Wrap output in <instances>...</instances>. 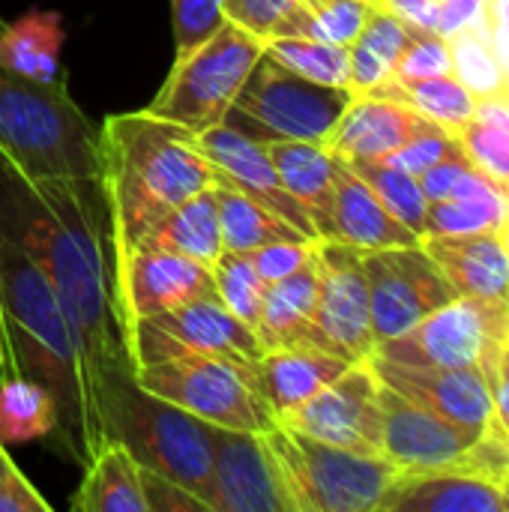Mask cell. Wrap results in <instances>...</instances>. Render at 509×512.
Returning a JSON list of instances; mask_svg holds the SVG:
<instances>
[{"mask_svg": "<svg viewBox=\"0 0 509 512\" xmlns=\"http://www.w3.org/2000/svg\"><path fill=\"white\" fill-rule=\"evenodd\" d=\"M0 237L57 291L84 354L90 393L111 372H135L123 342L102 183L36 177L0 147Z\"/></svg>", "mask_w": 509, "mask_h": 512, "instance_id": "obj_1", "label": "cell"}, {"mask_svg": "<svg viewBox=\"0 0 509 512\" xmlns=\"http://www.w3.org/2000/svg\"><path fill=\"white\" fill-rule=\"evenodd\" d=\"M0 306L6 342L21 378L42 384L57 405V447L87 465L105 444L84 354L51 282L0 237Z\"/></svg>", "mask_w": 509, "mask_h": 512, "instance_id": "obj_2", "label": "cell"}, {"mask_svg": "<svg viewBox=\"0 0 509 512\" xmlns=\"http://www.w3.org/2000/svg\"><path fill=\"white\" fill-rule=\"evenodd\" d=\"M102 195L114 267L138 240L195 192L216 183L198 135L159 114L123 111L99 123Z\"/></svg>", "mask_w": 509, "mask_h": 512, "instance_id": "obj_3", "label": "cell"}, {"mask_svg": "<svg viewBox=\"0 0 509 512\" xmlns=\"http://www.w3.org/2000/svg\"><path fill=\"white\" fill-rule=\"evenodd\" d=\"M0 147L36 177H102L99 123L72 99L66 75L36 81L0 66Z\"/></svg>", "mask_w": 509, "mask_h": 512, "instance_id": "obj_4", "label": "cell"}, {"mask_svg": "<svg viewBox=\"0 0 509 512\" xmlns=\"http://www.w3.org/2000/svg\"><path fill=\"white\" fill-rule=\"evenodd\" d=\"M93 405L105 441H120L141 468L186 486L207 504L213 459L204 420L144 390L129 369L96 381Z\"/></svg>", "mask_w": 509, "mask_h": 512, "instance_id": "obj_5", "label": "cell"}, {"mask_svg": "<svg viewBox=\"0 0 509 512\" xmlns=\"http://www.w3.org/2000/svg\"><path fill=\"white\" fill-rule=\"evenodd\" d=\"M264 441L297 512H378L399 477L384 456L324 444L279 420Z\"/></svg>", "mask_w": 509, "mask_h": 512, "instance_id": "obj_6", "label": "cell"}, {"mask_svg": "<svg viewBox=\"0 0 509 512\" xmlns=\"http://www.w3.org/2000/svg\"><path fill=\"white\" fill-rule=\"evenodd\" d=\"M261 54L264 39L225 18L207 42L171 63L159 93L144 108L201 135L225 123V114L231 111Z\"/></svg>", "mask_w": 509, "mask_h": 512, "instance_id": "obj_7", "label": "cell"}, {"mask_svg": "<svg viewBox=\"0 0 509 512\" xmlns=\"http://www.w3.org/2000/svg\"><path fill=\"white\" fill-rule=\"evenodd\" d=\"M255 366L258 363L180 351L138 366L135 381L204 423L243 432H267L276 417L261 396Z\"/></svg>", "mask_w": 509, "mask_h": 512, "instance_id": "obj_8", "label": "cell"}, {"mask_svg": "<svg viewBox=\"0 0 509 512\" xmlns=\"http://www.w3.org/2000/svg\"><path fill=\"white\" fill-rule=\"evenodd\" d=\"M351 99V90L306 81L264 51L225 114V126L261 144L282 138L327 141Z\"/></svg>", "mask_w": 509, "mask_h": 512, "instance_id": "obj_9", "label": "cell"}, {"mask_svg": "<svg viewBox=\"0 0 509 512\" xmlns=\"http://www.w3.org/2000/svg\"><path fill=\"white\" fill-rule=\"evenodd\" d=\"M507 327L509 303L456 297L402 336L381 342L375 354L402 366L483 369L489 378L492 363L507 342Z\"/></svg>", "mask_w": 509, "mask_h": 512, "instance_id": "obj_10", "label": "cell"}, {"mask_svg": "<svg viewBox=\"0 0 509 512\" xmlns=\"http://www.w3.org/2000/svg\"><path fill=\"white\" fill-rule=\"evenodd\" d=\"M363 270L369 282L375 348L459 297L423 243L363 252Z\"/></svg>", "mask_w": 509, "mask_h": 512, "instance_id": "obj_11", "label": "cell"}, {"mask_svg": "<svg viewBox=\"0 0 509 512\" xmlns=\"http://www.w3.org/2000/svg\"><path fill=\"white\" fill-rule=\"evenodd\" d=\"M126 348L135 369L180 351L216 354L237 363H258L264 354L258 336L240 318H234L219 297H201L162 315L135 321Z\"/></svg>", "mask_w": 509, "mask_h": 512, "instance_id": "obj_12", "label": "cell"}, {"mask_svg": "<svg viewBox=\"0 0 509 512\" xmlns=\"http://www.w3.org/2000/svg\"><path fill=\"white\" fill-rule=\"evenodd\" d=\"M483 432L444 420L441 414L378 384V453L399 474L462 471Z\"/></svg>", "mask_w": 509, "mask_h": 512, "instance_id": "obj_13", "label": "cell"}, {"mask_svg": "<svg viewBox=\"0 0 509 512\" xmlns=\"http://www.w3.org/2000/svg\"><path fill=\"white\" fill-rule=\"evenodd\" d=\"M318 306L315 327L330 354L360 363L375 354L372 309H369V282L363 270V252L339 243L318 240Z\"/></svg>", "mask_w": 509, "mask_h": 512, "instance_id": "obj_14", "label": "cell"}, {"mask_svg": "<svg viewBox=\"0 0 509 512\" xmlns=\"http://www.w3.org/2000/svg\"><path fill=\"white\" fill-rule=\"evenodd\" d=\"M210 435V512H297L264 432L207 423Z\"/></svg>", "mask_w": 509, "mask_h": 512, "instance_id": "obj_15", "label": "cell"}, {"mask_svg": "<svg viewBox=\"0 0 509 512\" xmlns=\"http://www.w3.org/2000/svg\"><path fill=\"white\" fill-rule=\"evenodd\" d=\"M114 285L126 345L135 321L162 315L201 297H216L210 264L165 249H132L123 261H117Z\"/></svg>", "mask_w": 509, "mask_h": 512, "instance_id": "obj_16", "label": "cell"}, {"mask_svg": "<svg viewBox=\"0 0 509 512\" xmlns=\"http://www.w3.org/2000/svg\"><path fill=\"white\" fill-rule=\"evenodd\" d=\"M378 375L369 360L351 363L339 378L318 390L309 402L294 408L285 426L318 438L324 444L357 453H378Z\"/></svg>", "mask_w": 509, "mask_h": 512, "instance_id": "obj_17", "label": "cell"}, {"mask_svg": "<svg viewBox=\"0 0 509 512\" xmlns=\"http://www.w3.org/2000/svg\"><path fill=\"white\" fill-rule=\"evenodd\" d=\"M198 147L207 156V162L213 165L216 183H225V186L243 192L246 198L258 201L261 207L273 210L279 219L294 225L309 240H321L309 213L285 192V186L270 162V153L261 141L219 123L198 135Z\"/></svg>", "mask_w": 509, "mask_h": 512, "instance_id": "obj_18", "label": "cell"}, {"mask_svg": "<svg viewBox=\"0 0 509 512\" xmlns=\"http://www.w3.org/2000/svg\"><path fill=\"white\" fill-rule=\"evenodd\" d=\"M378 381L405 399L441 414L474 432H486L492 423V393L483 369H426L390 363L378 354L369 357Z\"/></svg>", "mask_w": 509, "mask_h": 512, "instance_id": "obj_19", "label": "cell"}, {"mask_svg": "<svg viewBox=\"0 0 509 512\" xmlns=\"http://www.w3.org/2000/svg\"><path fill=\"white\" fill-rule=\"evenodd\" d=\"M438 126L417 111L405 108L402 102L363 93L348 102L339 123L327 135V150L339 156L342 162H360V159H387L396 153L405 141L420 135L423 129Z\"/></svg>", "mask_w": 509, "mask_h": 512, "instance_id": "obj_20", "label": "cell"}, {"mask_svg": "<svg viewBox=\"0 0 509 512\" xmlns=\"http://www.w3.org/2000/svg\"><path fill=\"white\" fill-rule=\"evenodd\" d=\"M324 240H339L357 252H378L393 246H417L423 237L402 225L378 195L339 159V177L330 207V228Z\"/></svg>", "mask_w": 509, "mask_h": 512, "instance_id": "obj_21", "label": "cell"}, {"mask_svg": "<svg viewBox=\"0 0 509 512\" xmlns=\"http://www.w3.org/2000/svg\"><path fill=\"white\" fill-rule=\"evenodd\" d=\"M423 249L438 261L459 297L509 303V255L498 231L483 234H426Z\"/></svg>", "mask_w": 509, "mask_h": 512, "instance_id": "obj_22", "label": "cell"}, {"mask_svg": "<svg viewBox=\"0 0 509 512\" xmlns=\"http://www.w3.org/2000/svg\"><path fill=\"white\" fill-rule=\"evenodd\" d=\"M378 512H504L501 486L468 471L399 474Z\"/></svg>", "mask_w": 509, "mask_h": 512, "instance_id": "obj_23", "label": "cell"}, {"mask_svg": "<svg viewBox=\"0 0 509 512\" xmlns=\"http://www.w3.org/2000/svg\"><path fill=\"white\" fill-rule=\"evenodd\" d=\"M351 363L312 348V345H297V348H270L258 360V387L261 396L276 420H285L294 408L309 402L318 390H324L333 378H339Z\"/></svg>", "mask_w": 509, "mask_h": 512, "instance_id": "obj_24", "label": "cell"}, {"mask_svg": "<svg viewBox=\"0 0 509 512\" xmlns=\"http://www.w3.org/2000/svg\"><path fill=\"white\" fill-rule=\"evenodd\" d=\"M315 306H318V261L312 249L309 261L300 270L267 285L261 318L255 327L261 348L270 351V348L312 345V348L327 351L315 327Z\"/></svg>", "mask_w": 509, "mask_h": 512, "instance_id": "obj_25", "label": "cell"}, {"mask_svg": "<svg viewBox=\"0 0 509 512\" xmlns=\"http://www.w3.org/2000/svg\"><path fill=\"white\" fill-rule=\"evenodd\" d=\"M270 162L285 186V192L309 213L318 237H327L330 228V207L339 177V156L327 150L324 141H267Z\"/></svg>", "mask_w": 509, "mask_h": 512, "instance_id": "obj_26", "label": "cell"}, {"mask_svg": "<svg viewBox=\"0 0 509 512\" xmlns=\"http://www.w3.org/2000/svg\"><path fill=\"white\" fill-rule=\"evenodd\" d=\"M78 512H147L141 465L120 441H105L84 465V480L69 498Z\"/></svg>", "mask_w": 509, "mask_h": 512, "instance_id": "obj_27", "label": "cell"}, {"mask_svg": "<svg viewBox=\"0 0 509 512\" xmlns=\"http://www.w3.org/2000/svg\"><path fill=\"white\" fill-rule=\"evenodd\" d=\"M509 210V192L495 183L480 168H468L462 183L447 201L429 204L426 216V234H483V231H501ZM423 234V237H426Z\"/></svg>", "mask_w": 509, "mask_h": 512, "instance_id": "obj_28", "label": "cell"}, {"mask_svg": "<svg viewBox=\"0 0 509 512\" xmlns=\"http://www.w3.org/2000/svg\"><path fill=\"white\" fill-rule=\"evenodd\" d=\"M135 249H165V252L195 258L201 264H213L225 252L213 186L195 192L180 207H174L165 219H159L138 240Z\"/></svg>", "mask_w": 509, "mask_h": 512, "instance_id": "obj_29", "label": "cell"}, {"mask_svg": "<svg viewBox=\"0 0 509 512\" xmlns=\"http://www.w3.org/2000/svg\"><path fill=\"white\" fill-rule=\"evenodd\" d=\"M60 48L63 21L51 9H33L9 24H0V66L15 75L36 81L63 78Z\"/></svg>", "mask_w": 509, "mask_h": 512, "instance_id": "obj_30", "label": "cell"}, {"mask_svg": "<svg viewBox=\"0 0 509 512\" xmlns=\"http://www.w3.org/2000/svg\"><path fill=\"white\" fill-rule=\"evenodd\" d=\"M408 39H411V27H405L387 9L375 6L369 21L363 24L360 36L348 45V51H351L348 90L354 96H363V93H372L375 87H381L384 81H390Z\"/></svg>", "mask_w": 509, "mask_h": 512, "instance_id": "obj_31", "label": "cell"}, {"mask_svg": "<svg viewBox=\"0 0 509 512\" xmlns=\"http://www.w3.org/2000/svg\"><path fill=\"white\" fill-rule=\"evenodd\" d=\"M213 198H216V210H219L222 246L228 252L252 255L255 249L276 243V240H309L294 225L279 219L273 210L261 207L258 201L246 198L243 192H237L225 183H213Z\"/></svg>", "mask_w": 509, "mask_h": 512, "instance_id": "obj_32", "label": "cell"}, {"mask_svg": "<svg viewBox=\"0 0 509 512\" xmlns=\"http://www.w3.org/2000/svg\"><path fill=\"white\" fill-rule=\"evenodd\" d=\"M372 93L402 102L405 108L417 111L420 117L450 129L453 135L477 114V105H480V99L456 75H438V78H423V81L390 78L381 87H375Z\"/></svg>", "mask_w": 509, "mask_h": 512, "instance_id": "obj_33", "label": "cell"}, {"mask_svg": "<svg viewBox=\"0 0 509 512\" xmlns=\"http://www.w3.org/2000/svg\"><path fill=\"white\" fill-rule=\"evenodd\" d=\"M372 9L375 0H294L273 36H306L333 45H351Z\"/></svg>", "mask_w": 509, "mask_h": 512, "instance_id": "obj_34", "label": "cell"}, {"mask_svg": "<svg viewBox=\"0 0 509 512\" xmlns=\"http://www.w3.org/2000/svg\"><path fill=\"white\" fill-rule=\"evenodd\" d=\"M450 57H453V75L477 96V99H495V96H509L507 72L498 57L492 30L486 15L450 39Z\"/></svg>", "mask_w": 509, "mask_h": 512, "instance_id": "obj_35", "label": "cell"}, {"mask_svg": "<svg viewBox=\"0 0 509 512\" xmlns=\"http://www.w3.org/2000/svg\"><path fill=\"white\" fill-rule=\"evenodd\" d=\"M474 168L509 192V96L480 99L477 114L456 132Z\"/></svg>", "mask_w": 509, "mask_h": 512, "instance_id": "obj_36", "label": "cell"}, {"mask_svg": "<svg viewBox=\"0 0 509 512\" xmlns=\"http://www.w3.org/2000/svg\"><path fill=\"white\" fill-rule=\"evenodd\" d=\"M54 432H57V405H54V396L42 384L21 378V375L0 381V441L3 444L54 438Z\"/></svg>", "mask_w": 509, "mask_h": 512, "instance_id": "obj_37", "label": "cell"}, {"mask_svg": "<svg viewBox=\"0 0 509 512\" xmlns=\"http://www.w3.org/2000/svg\"><path fill=\"white\" fill-rule=\"evenodd\" d=\"M264 51L291 69L294 75L324 84V87H342L351 84V51L348 45H333L321 39L306 36H270L264 39ZM354 96V93H351Z\"/></svg>", "mask_w": 509, "mask_h": 512, "instance_id": "obj_38", "label": "cell"}, {"mask_svg": "<svg viewBox=\"0 0 509 512\" xmlns=\"http://www.w3.org/2000/svg\"><path fill=\"white\" fill-rule=\"evenodd\" d=\"M348 168L378 195V201L414 234H426V216H429V198L420 186V180L384 159H360L348 162Z\"/></svg>", "mask_w": 509, "mask_h": 512, "instance_id": "obj_39", "label": "cell"}, {"mask_svg": "<svg viewBox=\"0 0 509 512\" xmlns=\"http://www.w3.org/2000/svg\"><path fill=\"white\" fill-rule=\"evenodd\" d=\"M210 270H213V285H216V297L222 300V306L255 333L261 306H264V294H267V282L255 270L252 255L225 249L210 264Z\"/></svg>", "mask_w": 509, "mask_h": 512, "instance_id": "obj_40", "label": "cell"}, {"mask_svg": "<svg viewBox=\"0 0 509 512\" xmlns=\"http://www.w3.org/2000/svg\"><path fill=\"white\" fill-rule=\"evenodd\" d=\"M225 21V0H171V24H174V60L192 54L201 42H207Z\"/></svg>", "mask_w": 509, "mask_h": 512, "instance_id": "obj_41", "label": "cell"}, {"mask_svg": "<svg viewBox=\"0 0 509 512\" xmlns=\"http://www.w3.org/2000/svg\"><path fill=\"white\" fill-rule=\"evenodd\" d=\"M438 75H453L450 42L441 33L411 30V39H408L405 51L399 54L393 78L396 81H423V78H438Z\"/></svg>", "mask_w": 509, "mask_h": 512, "instance_id": "obj_42", "label": "cell"}, {"mask_svg": "<svg viewBox=\"0 0 509 512\" xmlns=\"http://www.w3.org/2000/svg\"><path fill=\"white\" fill-rule=\"evenodd\" d=\"M462 153V144L459 138L444 129V126H429L423 129L420 135H414L411 141H405L396 153H390L384 162L420 177L423 171H429L432 165H438L441 159H450V156H459Z\"/></svg>", "mask_w": 509, "mask_h": 512, "instance_id": "obj_43", "label": "cell"}, {"mask_svg": "<svg viewBox=\"0 0 509 512\" xmlns=\"http://www.w3.org/2000/svg\"><path fill=\"white\" fill-rule=\"evenodd\" d=\"M312 249H315V240H276V243L255 249L252 264L261 273V279L270 285V282H279V279L291 276L294 270H300L309 261Z\"/></svg>", "mask_w": 509, "mask_h": 512, "instance_id": "obj_44", "label": "cell"}, {"mask_svg": "<svg viewBox=\"0 0 509 512\" xmlns=\"http://www.w3.org/2000/svg\"><path fill=\"white\" fill-rule=\"evenodd\" d=\"M0 512H51V504L18 471L3 441H0Z\"/></svg>", "mask_w": 509, "mask_h": 512, "instance_id": "obj_45", "label": "cell"}, {"mask_svg": "<svg viewBox=\"0 0 509 512\" xmlns=\"http://www.w3.org/2000/svg\"><path fill=\"white\" fill-rule=\"evenodd\" d=\"M141 489L147 512H210L195 492L147 468H141Z\"/></svg>", "mask_w": 509, "mask_h": 512, "instance_id": "obj_46", "label": "cell"}, {"mask_svg": "<svg viewBox=\"0 0 509 512\" xmlns=\"http://www.w3.org/2000/svg\"><path fill=\"white\" fill-rule=\"evenodd\" d=\"M294 0H225V18L243 24L261 39L273 36L279 21L288 15Z\"/></svg>", "mask_w": 509, "mask_h": 512, "instance_id": "obj_47", "label": "cell"}, {"mask_svg": "<svg viewBox=\"0 0 509 512\" xmlns=\"http://www.w3.org/2000/svg\"><path fill=\"white\" fill-rule=\"evenodd\" d=\"M468 168H471L468 156H465V153H459V156L441 159L438 165H432L429 171H423L417 180H420V186H423V192H426L429 204H435V201H447V198L456 192V186L462 183V177L468 174Z\"/></svg>", "mask_w": 509, "mask_h": 512, "instance_id": "obj_48", "label": "cell"}, {"mask_svg": "<svg viewBox=\"0 0 509 512\" xmlns=\"http://www.w3.org/2000/svg\"><path fill=\"white\" fill-rule=\"evenodd\" d=\"M375 6L396 15L411 30L435 33L438 27V0H375Z\"/></svg>", "mask_w": 509, "mask_h": 512, "instance_id": "obj_49", "label": "cell"}, {"mask_svg": "<svg viewBox=\"0 0 509 512\" xmlns=\"http://www.w3.org/2000/svg\"><path fill=\"white\" fill-rule=\"evenodd\" d=\"M486 381H489V393H492V423L509 432V342L501 345Z\"/></svg>", "mask_w": 509, "mask_h": 512, "instance_id": "obj_50", "label": "cell"}, {"mask_svg": "<svg viewBox=\"0 0 509 512\" xmlns=\"http://www.w3.org/2000/svg\"><path fill=\"white\" fill-rule=\"evenodd\" d=\"M486 15V0H438V27L444 39L459 33L462 27L480 21Z\"/></svg>", "mask_w": 509, "mask_h": 512, "instance_id": "obj_51", "label": "cell"}, {"mask_svg": "<svg viewBox=\"0 0 509 512\" xmlns=\"http://www.w3.org/2000/svg\"><path fill=\"white\" fill-rule=\"evenodd\" d=\"M486 21L498 48V57L504 63L509 84V0H486Z\"/></svg>", "mask_w": 509, "mask_h": 512, "instance_id": "obj_52", "label": "cell"}, {"mask_svg": "<svg viewBox=\"0 0 509 512\" xmlns=\"http://www.w3.org/2000/svg\"><path fill=\"white\" fill-rule=\"evenodd\" d=\"M18 378L12 354H9V342H6V324H3V306H0V381Z\"/></svg>", "mask_w": 509, "mask_h": 512, "instance_id": "obj_53", "label": "cell"}, {"mask_svg": "<svg viewBox=\"0 0 509 512\" xmlns=\"http://www.w3.org/2000/svg\"><path fill=\"white\" fill-rule=\"evenodd\" d=\"M498 486H501V498H504V512H509V474Z\"/></svg>", "mask_w": 509, "mask_h": 512, "instance_id": "obj_54", "label": "cell"}, {"mask_svg": "<svg viewBox=\"0 0 509 512\" xmlns=\"http://www.w3.org/2000/svg\"><path fill=\"white\" fill-rule=\"evenodd\" d=\"M501 243H504V249H507V255H509V210H507V219H504V225H501Z\"/></svg>", "mask_w": 509, "mask_h": 512, "instance_id": "obj_55", "label": "cell"}, {"mask_svg": "<svg viewBox=\"0 0 509 512\" xmlns=\"http://www.w3.org/2000/svg\"><path fill=\"white\" fill-rule=\"evenodd\" d=\"M504 435H507V447H509V432H504Z\"/></svg>", "mask_w": 509, "mask_h": 512, "instance_id": "obj_56", "label": "cell"}, {"mask_svg": "<svg viewBox=\"0 0 509 512\" xmlns=\"http://www.w3.org/2000/svg\"><path fill=\"white\" fill-rule=\"evenodd\" d=\"M507 342H509V327H507Z\"/></svg>", "mask_w": 509, "mask_h": 512, "instance_id": "obj_57", "label": "cell"}, {"mask_svg": "<svg viewBox=\"0 0 509 512\" xmlns=\"http://www.w3.org/2000/svg\"><path fill=\"white\" fill-rule=\"evenodd\" d=\"M0 24H3V18H0Z\"/></svg>", "mask_w": 509, "mask_h": 512, "instance_id": "obj_58", "label": "cell"}]
</instances>
